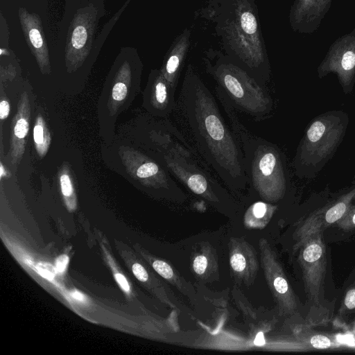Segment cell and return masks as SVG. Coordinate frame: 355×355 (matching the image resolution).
<instances>
[{
    "label": "cell",
    "mask_w": 355,
    "mask_h": 355,
    "mask_svg": "<svg viewBox=\"0 0 355 355\" xmlns=\"http://www.w3.org/2000/svg\"><path fill=\"white\" fill-rule=\"evenodd\" d=\"M178 105L198 154L232 191L245 189L248 179L240 144L214 95L191 64L183 78Z\"/></svg>",
    "instance_id": "1"
},
{
    "label": "cell",
    "mask_w": 355,
    "mask_h": 355,
    "mask_svg": "<svg viewBox=\"0 0 355 355\" xmlns=\"http://www.w3.org/2000/svg\"><path fill=\"white\" fill-rule=\"evenodd\" d=\"M198 13L213 25L225 54L266 85L270 64L254 0H209Z\"/></svg>",
    "instance_id": "2"
},
{
    "label": "cell",
    "mask_w": 355,
    "mask_h": 355,
    "mask_svg": "<svg viewBox=\"0 0 355 355\" xmlns=\"http://www.w3.org/2000/svg\"><path fill=\"white\" fill-rule=\"evenodd\" d=\"M216 94L240 144L250 194L270 202L282 200L286 194L289 182L280 149L246 128L239 120L236 109L218 86Z\"/></svg>",
    "instance_id": "3"
},
{
    "label": "cell",
    "mask_w": 355,
    "mask_h": 355,
    "mask_svg": "<svg viewBox=\"0 0 355 355\" xmlns=\"http://www.w3.org/2000/svg\"><path fill=\"white\" fill-rule=\"evenodd\" d=\"M205 69L234 107L257 121L268 118L273 100L266 85L220 51L208 49L203 58Z\"/></svg>",
    "instance_id": "4"
},
{
    "label": "cell",
    "mask_w": 355,
    "mask_h": 355,
    "mask_svg": "<svg viewBox=\"0 0 355 355\" xmlns=\"http://www.w3.org/2000/svg\"><path fill=\"white\" fill-rule=\"evenodd\" d=\"M299 263L308 301L311 304L308 326L326 322L329 305L324 297V283L327 269L326 248L323 232L311 236L299 248Z\"/></svg>",
    "instance_id": "5"
},
{
    "label": "cell",
    "mask_w": 355,
    "mask_h": 355,
    "mask_svg": "<svg viewBox=\"0 0 355 355\" xmlns=\"http://www.w3.org/2000/svg\"><path fill=\"white\" fill-rule=\"evenodd\" d=\"M344 114L327 112L310 123L297 150L295 166L297 173L308 166L320 164L334 153L345 132L347 119H344Z\"/></svg>",
    "instance_id": "6"
},
{
    "label": "cell",
    "mask_w": 355,
    "mask_h": 355,
    "mask_svg": "<svg viewBox=\"0 0 355 355\" xmlns=\"http://www.w3.org/2000/svg\"><path fill=\"white\" fill-rule=\"evenodd\" d=\"M156 157L174 178L194 194L216 205L230 200L226 190L202 168L200 161L162 153H157Z\"/></svg>",
    "instance_id": "7"
},
{
    "label": "cell",
    "mask_w": 355,
    "mask_h": 355,
    "mask_svg": "<svg viewBox=\"0 0 355 355\" xmlns=\"http://www.w3.org/2000/svg\"><path fill=\"white\" fill-rule=\"evenodd\" d=\"M97 23V10L90 4L77 10L71 21L65 47V62L69 71L79 68L92 45Z\"/></svg>",
    "instance_id": "8"
},
{
    "label": "cell",
    "mask_w": 355,
    "mask_h": 355,
    "mask_svg": "<svg viewBox=\"0 0 355 355\" xmlns=\"http://www.w3.org/2000/svg\"><path fill=\"white\" fill-rule=\"evenodd\" d=\"M317 71L320 78L336 73L344 92L352 91L355 82V27L332 43Z\"/></svg>",
    "instance_id": "9"
},
{
    "label": "cell",
    "mask_w": 355,
    "mask_h": 355,
    "mask_svg": "<svg viewBox=\"0 0 355 355\" xmlns=\"http://www.w3.org/2000/svg\"><path fill=\"white\" fill-rule=\"evenodd\" d=\"M354 195L355 189L313 211L300 223L295 234L296 243L294 251L299 250L311 236L323 232L325 229L336 224L348 210Z\"/></svg>",
    "instance_id": "10"
},
{
    "label": "cell",
    "mask_w": 355,
    "mask_h": 355,
    "mask_svg": "<svg viewBox=\"0 0 355 355\" xmlns=\"http://www.w3.org/2000/svg\"><path fill=\"white\" fill-rule=\"evenodd\" d=\"M332 0H294L290 10L292 30L302 34L317 31L329 10Z\"/></svg>",
    "instance_id": "11"
},
{
    "label": "cell",
    "mask_w": 355,
    "mask_h": 355,
    "mask_svg": "<svg viewBox=\"0 0 355 355\" xmlns=\"http://www.w3.org/2000/svg\"><path fill=\"white\" fill-rule=\"evenodd\" d=\"M19 18L26 43L42 73L51 72L49 49L40 16L21 7Z\"/></svg>",
    "instance_id": "12"
},
{
    "label": "cell",
    "mask_w": 355,
    "mask_h": 355,
    "mask_svg": "<svg viewBox=\"0 0 355 355\" xmlns=\"http://www.w3.org/2000/svg\"><path fill=\"white\" fill-rule=\"evenodd\" d=\"M175 90L164 78L160 70L153 71L147 89V106L155 115H169L175 108Z\"/></svg>",
    "instance_id": "13"
},
{
    "label": "cell",
    "mask_w": 355,
    "mask_h": 355,
    "mask_svg": "<svg viewBox=\"0 0 355 355\" xmlns=\"http://www.w3.org/2000/svg\"><path fill=\"white\" fill-rule=\"evenodd\" d=\"M266 277L281 311L291 314L297 309V301L284 271L277 261L268 253L266 260Z\"/></svg>",
    "instance_id": "14"
},
{
    "label": "cell",
    "mask_w": 355,
    "mask_h": 355,
    "mask_svg": "<svg viewBox=\"0 0 355 355\" xmlns=\"http://www.w3.org/2000/svg\"><path fill=\"white\" fill-rule=\"evenodd\" d=\"M191 35V31L185 28L174 40L159 69L164 78L175 91L190 46Z\"/></svg>",
    "instance_id": "15"
},
{
    "label": "cell",
    "mask_w": 355,
    "mask_h": 355,
    "mask_svg": "<svg viewBox=\"0 0 355 355\" xmlns=\"http://www.w3.org/2000/svg\"><path fill=\"white\" fill-rule=\"evenodd\" d=\"M30 116L29 100L26 94L24 93L12 123L9 158L12 164H18L24 155L29 130Z\"/></svg>",
    "instance_id": "16"
},
{
    "label": "cell",
    "mask_w": 355,
    "mask_h": 355,
    "mask_svg": "<svg viewBox=\"0 0 355 355\" xmlns=\"http://www.w3.org/2000/svg\"><path fill=\"white\" fill-rule=\"evenodd\" d=\"M297 338L302 340L308 347L309 350L334 349L345 346V344L342 343L338 338L333 336L313 331L309 326L307 329L304 327L300 332Z\"/></svg>",
    "instance_id": "17"
},
{
    "label": "cell",
    "mask_w": 355,
    "mask_h": 355,
    "mask_svg": "<svg viewBox=\"0 0 355 355\" xmlns=\"http://www.w3.org/2000/svg\"><path fill=\"white\" fill-rule=\"evenodd\" d=\"M33 140L38 155L43 157L51 144V135L43 117L38 114L33 128Z\"/></svg>",
    "instance_id": "18"
},
{
    "label": "cell",
    "mask_w": 355,
    "mask_h": 355,
    "mask_svg": "<svg viewBox=\"0 0 355 355\" xmlns=\"http://www.w3.org/2000/svg\"><path fill=\"white\" fill-rule=\"evenodd\" d=\"M130 73V65L128 62H125L118 73L119 81L115 83L112 91V97L115 101H122L126 97L128 87L123 80Z\"/></svg>",
    "instance_id": "19"
},
{
    "label": "cell",
    "mask_w": 355,
    "mask_h": 355,
    "mask_svg": "<svg viewBox=\"0 0 355 355\" xmlns=\"http://www.w3.org/2000/svg\"><path fill=\"white\" fill-rule=\"evenodd\" d=\"M355 311V280L349 287L338 309V318H343Z\"/></svg>",
    "instance_id": "20"
},
{
    "label": "cell",
    "mask_w": 355,
    "mask_h": 355,
    "mask_svg": "<svg viewBox=\"0 0 355 355\" xmlns=\"http://www.w3.org/2000/svg\"><path fill=\"white\" fill-rule=\"evenodd\" d=\"M59 183L62 194L66 199V201L68 202V199L69 198H71L73 200L74 189L73 186V182L71 180L70 174L67 168H64L60 174Z\"/></svg>",
    "instance_id": "21"
},
{
    "label": "cell",
    "mask_w": 355,
    "mask_h": 355,
    "mask_svg": "<svg viewBox=\"0 0 355 355\" xmlns=\"http://www.w3.org/2000/svg\"><path fill=\"white\" fill-rule=\"evenodd\" d=\"M335 225L344 231L355 229V205H351L345 215Z\"/></svg>",
    "instance_id": "22"
},
{
    "label": "cell",
    "mask_w": 355,
    "mask_h": 355,
    "mask_svg": "<svg viewBox=\"0 0 355 355\" xmlns=\"http://www.w3.org/2000/svg\"><path fill=\"white\" fill-rule=\"evenodd\" d=\"M153 268L164 279L169 280L174 278V273L171 267L163 261L155 260L153 263Z\"/></svg>",
    "instance_id": "23"
},
{
    "label": "cell",
    "mask_w": 355,
    "mask_h": 355,
    "mask_svg": "<svg viewBox=\"0 0 355 355\" xmlns=\"http://www.w3.org/2000/svg\"><path fill=\"white\" fill-rule=\"evenodd\" d=\"M230 265L234 272L241 273L247 266L245 257L241 252H234L230 257Z\"/></svg>",
    "instance_id": "24"
},
{
    "label": "cell",
    "mask_w": 355,
    "mask_h": 355,
    "mask_svg": "<svg viewBox=\"0 0 355 355\" xmlns=\"http://www.w3.org/2000/svg\"><path fill=\"white\" fill-rule=\"evenodd\" d=\"M207 266V259L204 255H198L193 260V268L196 273L202 275Z\"/></svg>",
    "instance_id": "25"
},
{
    "label": "cell",
    "mask_w": 355,
    "mask_h": 355,
    "mask_svg": "<svg viewBox=\"0 0 355 355\" xmlns=\"http://www.w3.org/2000/svg\"><path fill=\"white\" fill-rule=\"evenodd\" d=\"M135 276L141 282H146L148 278V273L145 268L139 263H135L132 267Z\"/></svg>",
    "instance_id": "26"
},
{
    "label": "cell",
    "mask_w": 355,
    "mask_h": 355,
    "mask_svg": "<svg viewBox=\"0 0 355 355\" xmlns=\"http://www.w3.org/2000/svg\"><path fill=\"white\" fill-rule=\"evenodd\" d=\"M69 262V257L67 255L59 257L55 263V269L58 272L62 273L64 271Z\"/></svg>",
    "instance_id": "27"
},
{
    "label": "cell",
    "mask_w": 355,
    "mask_h": 355,
    "mask_svg": "<svg viewBox=\"0 0 355 355\" xmlns=\"http://www.w3.org/2000/svg\"><path fill=\"white\" fill-rule=\"evenodd\" d=\"M10 113V105L6 100H2L0 103V119H6Z\"/></svg>",
    "instance_id": "28"
},
{
    "label": "cell",
    "mask_w": 355,
    "mask_h": 355,
    "mask_svg": "<svg viewBox=\"0 0 355 355\" xmlns=\"http://www.w3.org/2000/svg\"><path fill=\"white\" fill-rule=\"evenodd\" d=\"M116 280L118 282L121 287L125 291H130V286L129 284L125 279V277L120 274L117 273L115 275Z\"/></svg>",
    "instance_id": "29"
},
{
    "label": "cell",
    "mask_w": 355,
    "mask_h": 355,
    "mask_svg": "<svg viewBox=\"0 0 355 355\" xmlns=\"http://www.w3.org/2000/svg\"><path fill=\"white\" fill-rule=\"evenodd\" d=\"M37 270H38V272L42 277H45V278H46V279H48L49 280L53 279V274L51 271L46 270V268H41V267L38 268Z\"/></svg>",
    "instance_id": "30"
},
{
    "label": "cell",
    "mask_w": 355,
    "mask_h": 355,
    "mask_svg": "<svg viewBox=\"0 0 355 355\" xmlns=\"http://www.w3.org/2000/svg\"><path fill=\"white\" fill-rule=\"evenodd\" d=\"M72 296L78 300H83L84 299V296L79 292L75 291L72 293Z\"/></svg>",
    "instance_id": "31"
},
{
    "label": "cell",
    "mask_w": 355,
    "mask_h": 355,
    "mask_svg": "<svg viewBox=\"0 0 355 355\" xmlns=\"http://www.w3.org/2000/svg\"><path fill=\"white\" fill-rule=\"evenodd\" d=\"M351 330H352V332L355 335V320L351 324Z\"/></svg>",
    "instance_id": "32"
},
{
    "label": "cell",
    "mask_w": 355,
    "mask_h": 355,
    "mask_svg": "<svg viewBox=\"0 0 355 355\" xmlns=\"http://www.w3.org/2000/svg\"><path fill=\"white\" fill-rule=\"evenodd\" d=\"M0 170H1V173H0V175H1V178L3 175H5L3 174V165L1 164V163Z\"/></svg>",
    "instance_id": "33"
},
{
    "label": "cell",
    "mask_w": 355,
    "mask_h": 355,
    "mask_svg": "<svg viewBox=\"0 0 355 355\" xmlns=\"http://www.w3.org/2000/svg\"><path fill=\"white\" fill-rule=\"evenodd\" d=\"M353 200H355V195H354V198H353Z\"/></svg>",
    "instance_id": "34"
}]
</instances>
